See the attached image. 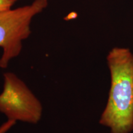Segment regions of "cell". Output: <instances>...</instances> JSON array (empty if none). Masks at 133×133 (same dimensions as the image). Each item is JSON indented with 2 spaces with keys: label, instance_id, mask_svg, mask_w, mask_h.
<instances>
[{
  "label": "cell",
  "instance_id": "6da1fadb",
  "mask_svg": "<svg viewBox=\"0 0 133 133\" xmlns=\"http://www.w3.org/2000/svg\"><path fill=\"white\" fill-rule=\"evenodd\" d=\"M111 84L108 101L99 123L110 133L133 131V53L128 48H114L107 57Z\"/></svg>",
  "mask_w": 133,
  "mask_h": 133
},
{
  "label": "cell",
  "instance_id": "7a4b0ae2",
  "mask_svg": "<svg viewBox=\"0 0 133 133\" xmlns=\"http://www.w3.org/2000/svg\"><path fill=\"white\" fill-rule=\"evenodd\" d=\"M48 4V0H35L30 5L0 12V48L3 49L0 68H6L11 59L19 56L22 42L30 35L33 18Z\"/></svg>",
  "mask_w": 133,
  "mask_h": 133
},
{
  "label": "cell",
  "instance_id": "3957f363",
  "mask_svg": "<svg viewBox=\"0 0 133 133\" xmlns=\"http://www.w3.org/2000/svg\"><path fill=\"white\" fill-rule=\"evenodd\" d=\"M4 84L0 94V112L11 120L36 124L42 116L41 102L16 75H3Z\"/></svg>",
  "mask_w": 133,
  "mask_h": 133
},
{
  "label": "cell",
  "instance_id": "277c9868",
  "mask_svg": "<svg viewBox=\"0 0 133 133\" xmlns=\"http://www.w3.org/2000/svg\"><path fill=\"white\" fill-rule=\"evenodd\" d=\"M17 0H0V12L11 9Z\"/></svg>",
  "mask_w": 133,
  "mask_h": 133
},
{
  "label": "cell",
  "instance_id": "5b68a950",
  "mask_svg": "<svg viewBox=\"0 0 133 133\" xmlns=\"http://www.w3.org/2000/svg\"><path fill=\"white\" fill-rule=\"evenodd\" d=\"M16 121L8 119L7 121L0 126V133H6L16 124Z\"/></svg>",
  "mask_w": 133,
  "mask_h": 133
}]
</instances>
